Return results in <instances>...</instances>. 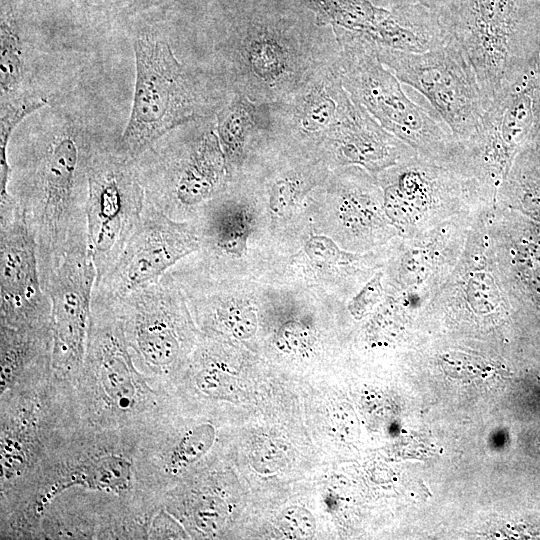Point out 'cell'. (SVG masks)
I'll list each match as a JSON object with an SVG mask.
<instances>
[{
  "mask_svg": "<svg viewBox=\"0 0 540 540\" xmlns=\"http://www.w3.org/2000/svg\"><path fill=\"white\" fill-rule=\"evenodd\" d=\"M96 150L68 129L32 146L11 167L8 193L36 242L42 288L66 254L88 247L87 168Z\"/></svg>",
  "mask_w": 540,
  "mask_h": 540,
  "instance_id": "obj_1",
  "label": "cell"
},
{
  "mask_svg": "<svg viewBox=\"0 0 540 540\" xmlns=\"http://www.w3.org/2000/svg\"><path fill=\"white\" fill-rule=\"evenodd\" d=\"M442 25L468 57L487 107L540 51V0H458Z\"/></svg>",
  "mask_w": 540,
  "mask_h": 540,
  "instance_id": "obj_2",
  "label": "cell"
},
{
  "mask_svg": "<svg viewBox=\"0 0 540 540\" xmlns=\"http://www.w3.org/2000/svg\"><path fill=\"white\" fill-rule=\"evenodd\" d=\"M344 88L383 128L427 159L453 165L458 142L434 116L407 97L400 80L364 38L332 28Z\"/></svg>",
  "mask_w": 540,
  "mask_h": 540,
  "instance_id": "obj_3",
  "label": "cell"
},
{
  "mask_svg": "<svg viewBox=\"0 0 540 540\" xmlns=\"http://www.w3.org/2000/svg\"><path fill=\"white\" fill-rule=\"evenodd\" d=\"M135 87L131 112L113 150L137 159L173 129L203 114L195 84L170 46L142 35L133 42Z\"/></svg>",
  "mask_w": 540,
  "mask_h": 540,
  "instance_id": "obj_4",
  "label": "cell"
},
{
  "mask_svg": "<svg viewBox=\"0 0 540 540\" xmlns=\"http://www.w3.org/2000/svg\"><path fill=\"white\" fill-rule=\"evenodd\" d=\"M385 213L402 237L426 232L452 217L494 202L475 178L420 155L376 174Z\"/></svg>",
  "mask_w": 540,
  "mask_h": 540,
  "instance_id": "obj_5",
  "label": "cell"
},
{
  "mask_svg": "<svg viewBox=\"0 0 540 540\" xmlns=\"http://www.w3.org/2000/svg\"><path fill=\"white\" fill-rule=\"evenodd\" d=\"M540 122V51L486 107L477 131L458 142L455 164L495 198Z\"/></svg>",
  "mask_w": 540,
  "mask_h": 540,
  "instance_id": "obj_6",
  "label": "cell"
},
{
  "mask_svg": "<svg viewBox=\"0 0 540 540\" xmlns=\"http://www.w3.org/2000/svg\"><path fill=\"white\" fill-rule=\"evenodd\" d=\"M375 50L400 82L430 102L458 142L477 131L486 109L483 92L468 57L451 36L422 53Z\"/></svg>",
  "mask_w": 540,
  "mask_h": 540,
  "instance_id": "obj_7",
  "label": "cell"
},
{
  "mask_svg": "<svg viewBox=\"0 0 540 540\" xmlns=\"http://www.w3.org/2000/svg\"><path fill=\"white\" fill-rule=\"evenodd\" d=\"M314 47L302 32L285 22H244L231 44L237 93L261 104L284 100L329 63L317 62Z\"/></svg>",
  "mask_w": 540,
  "mask_h": 540,
  "instance_id": "obj_8",
  "label": "cell"
},
{
  "mask_svg": "<svg viewBox=\"0 0 540 540\" xmlns=\"http://www.w3.org/2000/svg\"><path fill=\"white\" fill-rule=\"evenodd\" d=\"M87 180L88 249L98 280L116 261L138 225L146 194L136 160L113 149L93 153Z\"/></svg>",
  "mask_w": 540,
  "mask_h": 540,
  "instance_id": "obj_9",
  "label": "cell"
},
{
  "mask_svg": "<svg viewBox=\"0 0 540 540\" xmlns=\"http://www.w3.org/2000/svg\"><path fill=\"white\" fill-rule=\"evenodd\" d=\"M150 158L145 164L135 159L146 201L179 221H193L230 177L215 127Z\"/></svg>",
  "mask_w": 540,
  "mask_h": 540,
  "instance_id": "obj_10",
  "label": "cell"
},
{
  "mask_svg": "<svg viewBox=\"0 0 540 540\" xmlns=\"http://www.w3.org/2000/svg\"><path fill=\"white\" fill-rule=\"evenodd\" d=\"M200 248L194 221L175 220L146 201L138 225L93 291L117 298L148 286Z\"/></svg>",
  "mask_w": 540,
  "mask_h": 540,
  "instance_id": "obj_11",
  "label": "cell"
},
{
  "mask_svg": "<svg viewBox=\"0 0 540 540\" xmlns=\"http://www.w3.org/2000/svg\"><path fill=\"white\" fill-rule=\"evenodd\" d=\"M111 299L129 348L156 371L172 369L192 337L189 305L174 280L166 273L155 283Z\"/></svg>",
  "mask_w": 540,
  "mask_h": 540,
  "instance_id": "obj_12",
  "label": "cell"
},
{
  "mask_svg": "<svg viewBox=\"0 0 540 540\" xmlns=\"http://www.w3.org/2000/svg\"><path fill=\"white\" fill-rule=\"evenodd\" d=\"M0 308L3 325H36L51 318L36 242L11 195L0 199Z\"/></svg>",
  "mask_w": 540,
  "mask_h": 540,
  "instance_id": "obj_13",
  "label": "cell"
},
{
  "mask_svg": "<svg viewBox=\"0 0 540 540\" xmlns=\"http://www.w3.org/2000/svg\"><path fill=\"white\" fill-rule=\"evenodd\" d=\"M319 26L359 35L375 48L422 53L442 40L438 24L417 4L387 10L369 0H308Z\"/></svg>",
  "mask_w": 540,
  "mask_h": 540,
  "instance_id": "obj_14",
  "label": "cell"
},
{
  "mask_svg": "<svg viewBox=\"0 0 540 540\" xmlns=\"http://www.w3.org/2000/svg\"><path fill=\"white\" fill-rule=\"evenodd\" d=\"M96 268L88 247L69 251L45 293L51 305V365L59 373L76 372L86 354Z\"/></svg>",
  "mask_w": 540,
  "mask_h": 540,
  "instance_id": "obj_15",
  "label": "cell"
},
{
  "mask_svg": "<svg viewBox=\"0 0 540 540\" xmlns=\"http://www.w3.org/2000/svg\"><path fill=\"white\" fill-rule=\"evenodd\" d=\"M478 210L452 217L404 242L395 259L394 285L401 296H435L464 250Z\"/></svg>",
  "mask_w": 540,
  "mask_h": 540,
  "instance_id": "obj_16",
  "label": "cell"
},
{
  "mask_svg": "<svg viewBox=\"0 0 540 540\" xmlns=\"http://www.w3.org/2000/svg\"><path fill=\"white\" fill-rule=\"evenodd\" d=\"M269 106L271 127H285L293 138L320 145L355 103L342 84L337 58L317 69L284 100Z\"/></svg>",
  "mask_w": 540,
  "mask_h": 540,
  "instance_id": "obj_17",
  "label": "cell"
},
{
  "mask_svg": "<svg viewBox=\"0 0 540 540\" xmlns=\"http://www.w3.org/2000/svg\"><path fill=\"white\" fill-rule=\"evenodd\" d=\"M319 146L324 147L327 161L333 166H359L373 175L419 155L357 103Z\"/></svg>",
  "mask_w": 540,
  "mask_h": 540,
  "instance_id": "obj_18",
  "label": "cell"
},
{
  "mask_svg": "<svg viewBox=\"0 0 540 540\" xmlns=\"http://www.w3.org/2000/svg\"><path fill=\"white\" fill-rule=\"evenodd\" d=\"M329 196L337 226L351 243L368 245L399 235L385 213L382 188L367 170L343 167L332 178Z\"/></svg>",
  "mask_w": 540,
  "mask_h": 540,
  "instance_id": "obj_19",
  "label": "cell"
},
{
  "mask_svg": "<svg viewBox=\"0 0 540 540\" xmlns=\"http://www.w3.org/2000/svg\"><path fill=\"white\" fill-rule=\"evenodd\" d=\"M222 192L208 201L193 220L201 239L196 258L206 264L242 256L255 223L250 205L237 197L223 196Z\"/></svg>",
  "mask_w": 540,
  "mask_h": 540,
  "instance_id": "obj_20",
  "label": "cell"
},
{
  "mask_svg": "<svg viewBox=\"0 0 540 540\" xmlns=\"http://www.w3.org/2000/svg\"><path fill=\"white\" fill-rule=\"evenodd\" d=\"M271 127L270 106L236 93L216 117L215 132L229 176L243 165L247 147L259 131Z\"/></svg>",
  "mask_w": 540,
  "mask_h": 540,
  "instance_id": "obj_21",
  "label": "cell"
},
{
  "mask_svg": "<svg viewBox=\"0 0 540 540\" xmlns=\"http://www.w3.org/2000/svg\"><path fill=\"white\" fill-rule=\"evenodd\" d=\"M495 203L540 223V165L526 152L514 160Z\"/></svg>",
  "mask_w": 540,
  "mask_h": 540,
  "instance_id": "obj_22",
  "label": "cell"
},
{
  "mask_svg": "<svg viewBox=\"0 0 540 540\" xmlns=\"http://www.w3.org/2000/svg\"><path fill=\"white\" fill-rule=\"evenodd\" d=\"M0 27L1 102L16 101L31 95L24 90L22 42L11 14L2 11Z\"/></svg>",
  "mask_w": 540,
  "mask_h": 540,
  "instance_id": "obj_23",
  "label": "cell"
},
{
  "mask_svg": "<svg viewBox=\"0 0 540 540\" xmlns=\"http://www.w3.org/2000/svg\"><path fill=\"white\" fill-rule=\"evenodd\" d=\"M131 479V464L124 458L105 455L80 466L71 478L59 487L84 485L91 489L120 492L125 490Z\"/></svg>",
  "mask_w": 540,
  "mask_h": 540,
  "instance_id": "obj_24",
  "label": "cell"
},
{
  "mask_svg": "<svg viewBox=\"0 0 540 540\" xmlns=\"http://www.w3.org/2000/svg\"><path fill=\"white\" fill-rule=\"evenodd\" d=\"M318 174L308 168H292L277 174L268 190L269 211L275 217L293 212L302 198L318 184Z\"/></svg>",
  "mask_w": 540,
  "mask_h": 540,
  "instance_id": "obj_25",
  "label": "cell"
},
{
  "mask_svg": "<svg viewBox=\"0 0 540 540\" xmlns=\"http://www.w3.org/2000/svg\"><path fill=\"white\" fill-rule=\"evenodd\" d=\"M214 429L210 425H202L189 431L174 450L170 466L181 468L201 457L212 445Z\"/></svg>",
  "mask_w": 540,
  "mask_h": 540,
  "instance_id": "obj_26",
  "label": "cell"
},
{
  "mask_svg": "<svg viewBox=\"0 0 540 540\" xmlns=\"http://www.w3.org/2000/svg\"><path fill=\"white\" fill-rule=\"evenodd\" d=\"M314 343L312 328L300 320H287L277 330L276 347L287 354L301 355L311 350Z\"/></svg>",
  "mask_w": 540,
  "mask_h": 540,
  "instance_id": "obj_27",
  "label": "cell"
},
{
  "mask_svg": "<svg viewBox=\"0 0 540 540\" xmlns=\"http://www.w3.org/2000/svg\"><path fill=\"white\" fill-rule=\"evenodd\" d=\"M279 525L283 533L291 539H308L315 532L313 515L303 507L291 506L280 516Z\"/></svg>",
  "mask_w": 540,
  "mask_h": 540,
  "instance_id": "obj_28",
  "label": "cell"
},
{
  "mask_svg": "<svg viewBox=\"0 0 540 540\" xmlns=\"http://www.w3.org/2000/svg\"><path fill=\"white\" fill-rule=\"evenodd\" d=\"M226 503L215 496L204 497L195 509L194 519L200 529L212 532L220 529L226 521Z\"/></svg>",
  "mask_w": 540,
  "mask_h": 540,
  "instance_id": "obj_29",
  "label": "cell"
},
{
  "mask_svg": "<svg viewBox=\"0 0 540 540\" xmlns=\"http://www.w3.org/2000/svg\"><path fill=\"white\" fill-rule=\"evenodd\" d=\"M382 276V272L375 274L352 299L349 305L352 312H364L381 299L384 294Z\"/></svg>",
  "mask_w": 540,
  "mask_h": 540,
  "instance_id": "obj_30",
  "label": "cell"
},
{
  "mask_svg": "<svg viewBox=\"0 0 540 540\" xmlns=\"http://www.w3.org/2000/svg\"><path fill=\"white\" fill-rule=\"evenodd\" d=\"M286 452L284 445L279 446L277 442L269 441L258 450L256 462L261 463L264 469L275 470L285 462Z\"/></svg>",
  "mask_w": 540,
  "mask_h": 540,
  "instance_id": "obj_31",
  "label": "cell"
},
{
  "mask_svg": "<svg viewBox=\"0 0 540 540\" xmlns=\"http://www.w3.org/2000/svg\"><path fill=\"white\" fill-rule=\"evenodd\" d=\"M523 151L540 165V122L531 140Z\"/></svg>",
  "mask_w": 540,
  "mask_h": 540,
  "instance_id": "obj_32",
  "label": "cell"
},
{
  "mask_svg": "<svg viewBox=\"0 0 540 540\" xmlns=\"http://www.w3.org/2000/svg\"><path fill=\"white\" fill-rule=\"evenodd\" d=\"M159 0H124L123 5L128 11H137L155 4Z\"/></svg>",
  "mask_w": 540,
  "mask_h": 540,
  "instance_id": "obj_33",
  "label": "cell"
}]
</instances>
